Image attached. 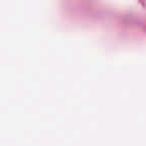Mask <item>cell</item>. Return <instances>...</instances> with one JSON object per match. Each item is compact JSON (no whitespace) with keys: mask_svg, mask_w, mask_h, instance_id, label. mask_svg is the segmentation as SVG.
I'll use <instances>...</instances> for the list:
<instances>
[]
</instances>
